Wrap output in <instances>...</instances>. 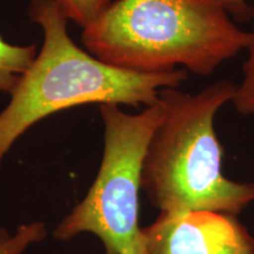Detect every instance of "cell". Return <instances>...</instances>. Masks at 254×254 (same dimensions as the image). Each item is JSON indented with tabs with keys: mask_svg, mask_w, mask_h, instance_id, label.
I'll return each mask as SVG.
<instances>
[{
	"mask_svg": "<svg viewBox=\"0 0 254 254\" xmlns=\"http://www.w3.org/2000/svg\"><path fill=\"white\" fill-rule=\"evenodd\" d=\"M250 40L221 0H116L81 36L92 56L116 67L163 73L183 66L202 77Z\"/></svg>",
	"mask_w": 254,
	"mask_h": 254,
	"instance_id": "obj_1",
	"label": "cell"
},
{
	"mask_svg": "<svg viewBox=\"0 0 254 254\" xmlns=\"http://www.w3.org/2000/svg\"><path fill=\"white\" fill-rule=\"evenodd\" d=\"M27 13L44 41L0 112V166L14 142L51 114L86 104L147 107L163 88H178L187 79L184 68L138 73L95 58L71 39L68 18L57 0H32Z\"/></svg>",
	"mask_w": 254,
	"mask_h": 254,
	"instance_id": "obj_2",
	"label": "cell"
},
{
	"mask_svg": "<svg viewBox=\"0 0 254 254\" xmlns=\"http://www.w3.org/2000/svg\"><path fill=\"white\" fill-rule=\"evenodd\" d=\"M237 85L219 80L195 94L163 88L164 116L147 146L141 187L160 212L211 211L237 215L254 201V184L221 172L214 118Z\"/></svg>",
	"mask_w": 254,
	"mask_h": 254,
	"instance_id": "obj_3",
	"label": "cell"
},
{
	"mask_svg": "<svg viewBox=\"0 0 254 254\" xmlns=\"http://www.w3.org/2000/svg\"><path fill=\"white\" fill-rule=\"evenodd\" d=\"M104 153L99 172L81 202L55 231L66 241L93 233L106 254H142L139 228V190L147 146L164 116L160 98L141 112L129 114L118 105H100Z\"/></svg>",
	"mask_w": 254,
	"mask_h": 254,
	"instance_id": "obj_4",
	"label": "cell"
},
{
	"mask_svg": "<svg viewBox=\"0 0 254 254\" xmlns=\"http://www.w3.org/2000/svg\"><path fill=\"white\" fill-rule=\"evenodd\" d=\"M142 254H254V238L232 214L160 212L141 228Z\"/></svg>",
	"mask_w": 254,
	"mask_h": 254,
	"instance_id": "obj_5",
	"label": "cell"
},
{
	"mask_svg": "<svg viewBox=\"0 0 254 254\" xmlns=\"http://www.w3.org/2000/svg\"><path fill=\"white\" fill-rule=\"evenodd\" d=\"M37 56L34 45L9 44L0 36V92L9 93Z\"/></svg>",
	"mask_w": 254,
	"mask_h": 254,
	"instance_id": "obj_6",
	"label": "cell"
},
{
	"mask_svg": "<svg viewBox=\"0 0 254 254\" xmlns=\"http://www.w3.org/2000/svg\"><path fill=\"white\" fill-rule=\"evenodd\" d=\"M47 231L43 222L21 225L11 236L5 230H0V254H23L32 244L45 239Z\"/></svg>",
	"mask_w": 254,
	"mask_h": 254,
	"instance_id": "obj_7",
	"label": "cell"
},
{
	"mask_svg": "<svg viewBox=\"0 0 254 254\" xmlns=\"http://www.w3.org/2000/svg\"><path fill=\"white\" fill-rule=\"evenodd\" d=\"M246 50L249 51V57L244 65V78L236 88L232 103L237 112L243 116H252L254 114V27Z\"/></svg>",
	"mask_w": 254,
	"mask_h": 254,
	"instance_id": "obj_8",
	"label": "cell"
},
{
	"mask_svg": "<svg viewBox=\"0 0 254 254\" xmlns=\"http://www.w3.org/2000/svg\"><path fill=\"white\" fill-rule=\"evenodd\" d=\"M68 20L86 28L105 11L112 0H57Z\"/></svg>",
	"mask_w": 254,
	"mask_h": 254,
	"instance_id": "obj_9",
	"label": "cell"
},
{
	"mask_svg": "<svg viewBox=\"0 0 254 254\" xmlns=\"http://www.w3.org/2000/svg\"><path fill=\"white\" fill-rule=\"evenodd\" d=\"M231 17L238 21H247L253 17L254 9L247 0H221Z\"/></svg>",
	"mask_w": 254,
	"mask_h": 254,
	"instance_id": "obj_10",
	"label": "cell"
}]
</instances>
